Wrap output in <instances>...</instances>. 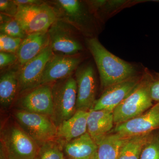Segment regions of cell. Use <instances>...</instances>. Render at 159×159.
<instances>
[{
  "instance_id": "obj_1",
  "label": "cell",
  "mask_w": 159,
  "mask_h": 159,
  "mask_svg": "<svg viewBox=\"0 0 159 159\" xmlns=\"http://www.w3.org/2000/svg\"><path fill=\"white\" fill-rule=\"evenodd\" d=\"M87 44L97 65L101 86L104 90L136 75L133 66L107 51L96 38L87 39Z\"/></svg>"
},
{
  "instance_id": "obj_2",
  "label": "cell",
  "mask_w": 159,
  "mask_h": 159,
  "mask_svg": "<svg viewBox=\"0 0 159 159\" xmlns=\"http://www.w3.org/2000/svg\"><path fill=\"white\" fill-rule=\"evenodd\" d=\"M152 77V73L146 69L137 87L114 109V124L119 125L139 116L153 106L149 93Z\"/></svg>"
},
{
  "instance_id": "obj_3",
  "label": "cell",
  "mask_w": 159,
  "mask_h": 159,
  "mask_svg": "<svg viewBox=\"0 0 159 159\" xmlns=\"http://www.w3.org/2000/svg\"><path fill=\"white\" fill-rule=\"evenodd\" d=\"M1 137V159H35L39 146L19 125L3 129Z\"/></svg>"
},
{
  "instance_id": "obj_4",
  "label": "cell",
  "mask_w": 159,
  "mask_h": 159,
  "mask_svg": "<svg viewBox=\"0 0 159 159\" xmlns=\"http://www.w3.org/2000/svg\"><path fill=\"white\" fill-rule=\"evenodd\" d=\"M52 94L54 105L52 119L57 126L77 111L76 80L70 76L56 81L52 86Z\"/></svg>"
},
{
  "instance_id": "obj_5",
  "label": "cell",
  "mask_w": 159,
  "mask_h": 159,
  "mask_svg": "<svg viewBox=\"0 0 159 159\" xmlns=\"http://www.w3.org/2000/svg\"><path fill=\"white\" fill-rule=\"evenodd\" d=\"M14 18L28 35L47 32L57 17L53 7L44 2L40 5L18 6Z\"/></svg>"
},
{
  "instance_id": "obj_6",
  "label": "cell",
  "mask_w": 159,
  "mask_h": 159,
  "mask_svg": "<svg viewBox=\"0 0 159 159\" xmlns=\"http://www.w3.org/2000/svg\"><path fill=\"white\" fill-rule=\"evenodd\" d=\"M14 116L20 127L39 146L56 139L57 126L50 117L23 109L16 111Z\"/></svg>"
},
{
  "instance_id": "obj_7",
  "label": "cell",
  "mask_w": 159,
  "mask_h": 159,
  "mask_svg": "<svg viewBox=\"0 0 159 159\" xmlns=\"http://www.w3.org/2000/svg\"><path fill=\"white\" fill-rule=\"evenodd\" d=\"M75 28L57 18L48 30L50 46L54 54L74 56L83 50L76 37Z\"/></svg>"
},
{
  "instance_id": "obj_8",
  "label": "cell",
  "mask_w": 159,
  "mask_h": 159,
  "mask_svg": "<svg viewBox=\"0 0 159 159\" xmlns=\"http://www.w3.org/2000/svg\"><path fill=\"white\" fill-rule=\"evenodd\" d=\"M77 84V110L89 111L96 101L97 83L95 70L91 65L79 66L76 70Z\"/></svg>"
},
{
  "instance_id": "obj_9",
  "label": "cell",
  "mask_w": 159,
  "mask_h": 159,
  "mask_svg": "<svg viewBox=\"0 0 159 159\" xmlns=\"http://www.w3.org/2000/svg\"><path fill=\"white\" fill-rule=\"evenodd\" d=\"M142 77V75H136L129 79L108 87L96 100L92 109L95 111L106 110L113 111L137 87Z\"/></svg>"
},
{
  "instance_id": "obj_10",
  "label": "cell",
  "mask_w": 159,
  "mask_h": 159,
  "mask_svg": "<svg viewBox=\"0 0 159 159\" xmlns=\"http://www.w3.org/2000/svg\"><path fill=\"white\" fill-rule=\"evenodd\" d=\"M81 61V58L77 55L54 54L46 64L38 87L70 77L77 70Z\"/></svg>"
},
{
  "instance_id": "obj_11",
  "label": "cell",
  "mask_w": 159,
  "mask_h": 159,
  "mask_svg": "<svg viewBox=\"0 0 159 159\" xmlns=\"http://www.w3.org/2000/svg\"><path fill=\"white\" fill-rule=\"evenodd\" d=\"M157 129H159V108L154 105L141 116L116 125L111 132L130 137L151 133Z\"/></svg>"
},
{
  "instance_id": "obj_12",
  "label": "cell",
  "mask_w": 159,
  "mask_h": 159,
  "mask_svg": "<svg viewBox=\"0 0 159 159\" xmlns=\"http://www.w3.org/2000/svg\"><path fill=\"white\" fill-rule=\"evenodd\" d=\"M54 54L50 46L18 71V91L20 92L37 88L47 62Z\"/></svg>"
},
{
  "instance_id": "obj_13",
  "label": "cell",
  "mask_w": 159,
  "mask_h": 159,
  "mask_svg": "<svg viewBox=\"0 0 159 159\" xmlns=\"http://www.w3.org/2000/svg\"><path fill=\"white\" fill-rule=\"evenodd\" d=\"M21 106L24 110L45 115L52 119L54 115L52 87L48 84L35 88L23 97Z\"/></svg>"
},
{
  "instance_id": "obj_14",
  "label": "cell",
  "mask_w": 159,
  "mask_h": 159,
  "mask_svg": "<svg viewBox=\"0 0 159 159\" xmlns=\"http://www.w3.org/2000/svg\"><path fill=\"white\" fill-rule=\"evenodd\" d=\"M49 46L50 39L48 31L27 35L23 39L16 53L20 65L22 67L37 57Z\"/></svg>"
},
{
  "instance_id": "obj_15",
  "label": "cell",
  "mask_w": 159,
  "mask_h": 159,
  "mask_svg": "<svg viewBox=\"0 0 159 159\" xmlns=\"http://www.w3.org/2000/svg\"><path fill=\"white\" fill-rule=\"evenodd\" d=\"M114 124L113 111L106 110L89 111L87 132L97 145L111 132Z\"/></svg>"
},
{
  "instance_id": "obj_16",
  "label": "cell",
  "mask_w": 159,
  "mask_h": 159,
  "mask_svg": "<svg viewBox=\"0 0 159 159\" xmlns=\"http://www.w3.org/2000/svg\"><path fill=\"white\" fill-rule=\"evenodd\" d=\"M89 111L78 110L70 119L57 126L56 138L63 143L72 141L87 132Z\"/></svg>"
},
{
  "instance_id": "obj_17",
  "label": "cell",
  "mask_w": 159,
  "mask_h": 159,
  "mask_svg": "<svg viewBox=\"0 0 159 159\" xmlns=\"http://www.w3.org/2000/svg\"><path fill=\"white\" fill-rule=\"evenodd\" d=\"M63 145L65 155L68 159H93L98 146L88 133L65 142Z\"/></svg>"
},
{
  "instance_id": "obj_18",
  "label": "cell",
  "mask_w": 159,
  "mask_h": 159,
  "mask_svg": "<svg viewBox=\"0 0 159 159\" xmlns=\"http://www.w3.org/2000/svg\"><path fill=\"white\" fill-rule=\"evenodd\" d=\"M129 137L110 132L97 145L98 148L93 159H117L120 149Z\"/></svg>"
},
{
  "instance_id": "obj_19",
  "label": "cell",
  "mask_w": 159,
  "mask_h": 159,
  "mask_svg": "<svg viewBox=\"0 0 159 159\" xmlns=\"http://www.w3.org/2000/svg\"><path fill=\"white\" fill-rule=\"evenodd\" d=\"M18 91V71L10 70L5 72L0 78V102L4 107H8L13 102Z\"/></svg>"
},
{
  "instance_id": "obj_20",
  "label": "cell",
  "mask_w": 159,
  "mask_h": 159,
  "mask_svg": "<svg viewBox=\"0 0 159 159\" xmlns=\"http://www.w3.org/2000/svg\"><path fill=\"white\" fill-rule=\"evenodd\" d=\"M152 133L129 137L121 147L117 159H140L142 149Z\"/></svg>"
},
{
  "instance_id": "obj_21",
  "label": "cell",
  "mask_w": 159,
  "mask_h": 159,
  "mask_svg": "<svg viewBox=\"0 0 159 159\" xmlns=\"http://www.w3.org/2000/svg\"><path fill=\"white\" fill-rule=\"evenodd\" d=\"M55 139L43 143L39 146L35 159H66L63 150V143Z\"/></svg>"
},
{
  "instance_id": "obj_22",
  "label": "cell",
  "mask_w": 159,
  "mask_h": 159,
  "mask_svg": "<svg viewBox=\"0 0 159 159\" xmlns=\"http://www.w3.org/2000/svg\"><path fill=\"white\" fill-rule=\"evenodd\" d=\"M140 159H159V132L151 134L142 149Z\"/></svg>"
},
{
  "instance_id": "obj_23",
  "label": "cell",
  "mask_w": 159,
  "mask_h": 159,
  "mask_svg": "<svg viewBox=\"0 0 159 159\" xmlns=\"http://www.w3.org/2000/svg\"><path fill=\"white\" fill-rule=\"evenodd\" d=\"M0 31L1 34L22 39H24L27 36V34L14 17H11L6 21L1 23Z\"/></svg>"
},
{
  "instance_id": "obj_24",
  "label": "cell",
  "mask_w": 159,
  "mask_h": 159,
  "mask_svg": "<svg viewBox=\"0 0 159 159\" xmlns=\"http://www.w3.org/2000/svg\"><path fill=\"white\" fill-rule=\"evenodd\" d=\"M23 39L1 34L0 51L1 52L16 54Z\"/></svg>"
},
{
  "instance_id": "obj_25",
  "label": "cell",
  "mask_w": 159,
  "mask_h": 159,
  "mask_svg": "<svg viewBox=\"0 0 159 159\" xmlns=\"http://www.w3.org/2000/svg\"><path fill=\"white\" fill-rule=\"evenodd\" d=\"M18 6L13 1L1 0L0 11L2 13L10 17H14L17 13Z\"/></svg>"
},
{
  "instance_id": "obj_26",
  "label": "cell",
  "mask_w": 159,
  "mask_h": 159,
  "mask_svg": "<svg viewBox=\"0 0 159 159\" xmlns=\"http://www.w3.org/2000/svg\"><path fill=\"white\" fill-rule=\"evenodd\" d=\"M149 93L152 101L159 102V73L152 74L149 85Z\"/></svg>"
},
{
  "instance_id": "obj_27",
  "label": "cell",
  "mask_w": 159,
  "mask_h": 159,
  "mask_svg": "<svg viewBox=\"0 0 159 159\" xmlns=\"http://www.w3.org/2000/svg\"><path fill=\"white\" fill-rule=\"evenodd\" d=\"M18 60L16 54L12 53L0 52V67L1 69L13 64Z\"/></svg>"
},
{
  "instance_id": "obj_28",
  "label": "cell",
  "mask_w": 159,
  "mask_h": 159,
  "mask_svg": "<svg viewBox=\"0 0 159 159\" xmlns=\"http://www.w3.org/2000/svg\"><path fill=\"white\" fill-rule=\"evenodd\" d=\"M15 3L18 6H28L40 5L44 2L39 0H14Z\"/></svg>"
},
{
  "instance_id": "obj_29",
  "label": "cell",
  "mask_w": 159,
  "mask_h": 159,
  "mask_svg": "<svg viewBox=\"0 0 159 159\" xmlns=\"http://www.w3.org/2000/svg\"><path fill=\"white\" fill-rule=\"evenodd\" d=\"M155 105L156 106H157V107H159V102H157L156 104Z\"/></svg>"
},
{
  "instance_id": "obj_30",
  "label": "cell",
  "mask_w": 159,
  "mask_h": 159,
  "mask_svg": "<svg viewBox=\"0 0 159 159\" xmlns=\"http://www.w3.org/2000/svg\"></svg>"
}]
</instances>
